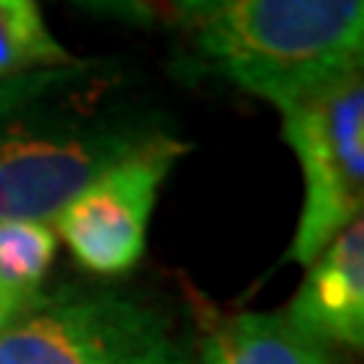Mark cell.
Masks as SVG:
<instances>
[{"instance_id": "1", "label": "cell", "mask_w": 364, "mask_h": 364, "mask_svg": "<svg viewBox=\"0 0 364 364\" xmlns=\"http://www.w3.org/2000/svg\"><path fill=\"white\" fill-rule=\"evenodd\" d=\"M164 119L107 61H73L0 82V222H49L88 182L170 140Z\"/></svg>"}, {"instance_id": "2", "label": "cell", "mask_w": 364, "mask_h": 364, "mask_svg": "<svg viewBox=\"0 0 364 364\" xmlns=\"http://www.w3.org/2000/svg\"><path fill=\"white\" fill-rule=\"evenodd\" d=\"M198 73L282 107L361 67L364 0H176Z\"/></svg>"}, {"instance_id": "3", "label": "cell", "mask_w": 364, "mask_h": 364, "mask_svg": "<svg viewBox=\"0 0 364 364\" xmlns=\"http://www.w3.org/2000/svg\"><path fill=\"white\" fill-rule=\"evenodd\" d=\"M0 364H195V352L158 301L64 289L0 328Z\"/></svg>"}, {"instance_id": "4", "label": "cell", "mask_w": 364, "mask_h": 364, "mask_svg": "<svg viewBox=\"0 0 364 364\" xmlns=\"http://www.w3.org/2000/svg\"><path fill=\"white\" fill-rule=\"evenodd\" d=\"M279 109L282 136L298 155L304 200L289 261L306 267L361 219L364 207V76L361 67L301 91Z\"/></svg>"}, {"instance_id": "5", "label": "cell", "mask_w": 364, "mask_h": 364, "mask_svg": "<svg viewBox=\"0 0 364 364\" xmlns=\"http://www.w3.org/2000/svg\"><path fill=\"white\" fill-rule=\"evenodd\" d=\"M186 152L188 143L170 136L109 167L55 215L52 231L79 267L109 279L140 264L158 191Z\"/></svg>"}, {"instance_id": "6", "label": "cell", "mask_w": 364, "mask_h": 364, "mask_svg": "<svg viewBox=\"0 0 364 364\" xmlns=\"http://www.w3.org/2000/svg\"><path fill=\"white\" fill-rule=\"evenodd\" d=\"M291 328L325 349L364 346V225H346L310 264L289 310Z\"/></svg>"}, {"instance_id": "7", "label": "cell", "mask_w": 364, "mask_h": 364, "mask_svg": "<svg viewBox=\"0 0 364 364\" xmlns=\"http://www.w3.org/2000/svg\"><path fill=\"white\" fill-rule=\"evenodd\" d=\"M195 364H343L282 313H237L203 334Z\"/></svg>"}, {"instance_id": "8", "label": "cell", "mask_w": 364, "mask_h": 364, "mask_svg": "<svg viewBox=\"0 0 364 364\" xmlns=\"http://www.w3.org/2000/svg\"><path fill=\"white\" fill-rule=\"evenodd\" d=\"M58 252V237L49 222H0V328L21 316L43 294Z\"/></svg>"}, {"instance_id": "9", "label": "cell", "mask_w": 364, "mask_h": 364, "mask_svg": "<svg viewBox=\"0 0 364 364\" xmlns=\"http://www.w3.org/2000/svg\"><path fill=\"white\" fill-rule=\"evenodd\" d=\"M73 61L76 58L46 25L37 0H0V82L40 67Z\"/></svg>"}, {"instance_id": "10", "label": "cell", "mask_w": 364, "mask_h": 364, "mask_svg": "<svg viewBox=\"0 0 364 364\" xmlns=\"http://www.w3.org/2000/svg\"><path fill=\"white\" fill-rule=\"evenodd\" d=\"M82 6L131 25H152L167 13H176V0H79Z\"/></svg>"}]
</instances>
